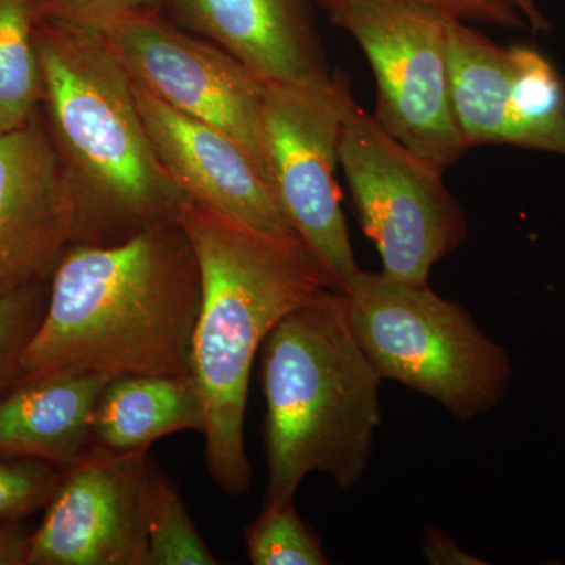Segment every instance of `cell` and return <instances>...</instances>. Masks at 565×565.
<instances>
[{
  "label": "cell",
  "instance_id": "obj_5",
  "mask_svg": "<svg viewBox=\"0 0 565 565\" xmlns=\"http://www.w3.org/2000/svg\"><path fill=\"white\" fill-rule=\"evenodd\" d=\"M344 294L352 332L382 381L430 397L462 423L503 399L511 356L462 305L429 282L405 285L364 270Z\"/></svg>",
  "mask_w": 565,
  "mask_h": 565
},
{
  "label": "cell",
  "instance_id": "obj_13",
  "mask_svg": "<svg viewBox=\"0 0 565 565\" xmlns=\"http://www.w3.org/2000/svg\"><path fill=\"white\" fill-rule=\"evenodd\" d=\"M136 98L159 162L189 202L282 243L302 244L275 202L266 174L239 141L172 109L139 85Z\"/></svg>",
  "mask_w": 565,
  "mask_h": 565
},
{
  "label": "cell",
  "instance_id": "obj_12",
  "mask_svg": "<svg viewBox=\"0 0 565 565\" xmlns=\"http://www.w3.org/2000/svg\"><path fill=\"white\" fill-rule=\"evenodd\" d=\"M76 232V195L44 121L0 132V294L51 277Z\"/></svg>",
  "mask_w": 565,
  "mask_h": 565
},
{
  "label": "cell",
  "instance_id": "obj_8",
  "mask_svg": "<svg viewBox=\"0 0 565 565\" xmlns=\"http://www.w3.org/2000/svg\"><path fill=\"white\" fill-rule=\"evenodd\" d=\"M319 7L370 62L375 120L437 169L455 166L468 147L449 87L451 18L407 0H326Z\"/></svg>",
  "mask_w": 565,
  "mask_h": 565
},
{
  "label": "cell",
  "instance_id": "obj_17",
  "mask_svg": "<svg viewBox=\"0 0 565 565\" xmlns=\"http://www.w3.org/2000/svg\"><path fill=\"white\" fill-rule=\"evenodd\" d=\"M36 24L35 0H0V132L39 115L43 77Z\"/></svg>",
  "mask_w": 565,
  "mask_h": 565
},
{
  "label": "cell",
  "instance_id": "obj_21",
  "mask_svg": "<svg viewBox=\"0 0 565 565\" xmlns=\"http://www.w3.org/2000/svg\"><path fill=\"white\" fill-rule=\"evenodd\" d=\"M63 468L36 460L0 457V522L13 523L44 508Z\"/></svg>",
  "mask_w": 565,
  "mask_h": 565
},
{
  "label": "cell",
  "instance_id": "obj_3",
  "mask_svg": "<svg viewBox=\"0 0 565 565\" xmlns=\"http://www.w3.org/2000/svg\"><path fill=\"white\" fill-rule=\"evenodd\" d=\"M47 132L77 202L74 244L122 243L188 202L156 156L136 84L102 32L36 24Z\"/></svg>",
  "mask_w": 565,
  "mask_h": 565
},
{
  "label": "cell",
  "instance_id": "obj_16",
  "mask_svg": "<svg viewBox=\"0 0 565 565\" xmlns=\"http://www.w3.org/2000/svg\"><path fill=\"white\" fill-rule=\"evenodd\" d=\"M184 430L204 433L202 394L192 374L120 375L107 382L96 404L93 444L136 451Z\"/></svg>",
  "mask_w": 565,
  "mask_h": 565
},
{
  "label": "cell",
  "instance_id": "obj_20",
  "mask_svg": "<svg viewBox=\"0 0 565 565\" xmlns=\"http://www.w3.org/2000/svg\"><path fill=\"white\" fill-rule=\"evenodd\" d=\"M41 285L0 294V396L22 379V353L43 318Z\"/></svg>",
  "mask_w": 565,
  "mask_h": 565
},
{
  "label": "cell",
  "instance_id": "obj_18",
  "mask_svg": "<svg viewBox=\"0 0 565 565\" xmlns=\"http://www.w3.org/2000/svg\"><path fill=\"white\" fill-rule=\"evenodd\" d=\"M147 565H217V557L189 514L180 489L150 462L145 490Z\"/></svg>",
  "mask_w": 565,
  "mask_h": 565
},
{
  "label": "cell",
  "instance_id": "obj_23",
  "mask_svg": "<svg viewBox=\"0 0 565 565\" xmlns=\"http://www.w3.org/2000/svg\"><path fill=\"white\" fill-rule=\"evenodd\" d=\"M326 0H315L321 6ZM440 11L441 14L470 24L498 25L504 29H527L526 21L508 0H407Z\"/></svg>",
  "mask_w": 565,
  "mask_h": 565
},
{
  "label": "cell",
  "instance_id": "obj_25",
  "mask_svg": "<svg viewBox=\"0 0 565 565\" xmlns=\"http://www.w3.org/2000/svg\"><path fill=\"white\" fill-rule=\"evenodd\" d=\"M29 535L17 527L0 525V565H28Z\"/></svg>",
  "mask_w": 565,
  "mask_h": 565
},
{
  "label": "cell",
  "instance_id": "obj_14",
  "mask_svg": "<svg viewBox=\"0 0 565 565\" xmlns=\"http://www.w3.org/2000/svg\"><path fill=\"white\" fill-rule=\"evenodd\" d=\"M311 2L163 0L184 28L221 46L262 82H310L332 74Z\"/></svg>",
  "mask_w": 565,
  "mask_h": 565
},
{
  "label": "cell",
  "instance_id": "obj_2",
  "mask_svg": "<svg viewBox=\"0 0 565 565\" xmlns=\"http://www.w3.org/2000/svg\"><path fill=\"white\" fill-rule=\"evenodd\" d=\"M177 222L202 275L192 375L204 405L207 471L223 493L244 497L253 482L244 424L256 353L286 315L333 288L302 244L274 239L189 200Z\"/></svg>",
  "mask_w": 565,
  "mask_h": 565
},
{
  "label": "cell",
  "instance_id": "obj_15",
  "mask_svg": "<svg viewBox=\"0 0 565 565\" xmlns=\"http://www.w3.org/2000/svg\"><path fill=\"white\" fill-rule=\"evenodd\" d=\"M110 377L62 371L24 379L0 396V457L66 468L93 445L96 404Z\"/></svg>",
  "mask_w": 565,
  "mask_h": 565
},
{
  "label": "cell",
  "instance_id": "obj_19",
  "mask_svg": "<svg viewBox=\"0 0 565 565\" xmlns=\"http://www.w3.org/2000/svg\"><path fill=\"white\" fill-rule=\"evenodd\" d=\"M253 565H326L329 557L316 531L303 522L292 501L263 505L258 519L245 530Z\"/></svg>",
  "mask_w": 565,
  "mask_h": 565
},
{
  "label": "cell",
  "instance_id": "obj_24",
  "mask_svg": "<svg viewBox=\"0 0 565 565\" xmlns=\"http://www.w3.org/2000/svg\"><path fill=\"white\" fill-rule=\"evenodd\" d=\"M422 553L426 563L433 565H482L479 559L456 544L451 535L434 525L424 526Z\"/></svg>",
  "mask_w": 565,
  "mask_h": 565
},
{
  "label": "cell",
  "instance_id": "obj_26",
  "mask_svg": "<svg viewBox=\"0 0 565 565\" xmlns=\"http://www.w3.org/2000/svg\"><path fill=\"white\" fill-rule=\"evenodd\" d=\"M526 21L527 31L533 35L552 32V22L546 20L544 11L537 6V0H508Z\"/></svg>",
  "mask_w": 565,
  "mask_h": 565
},
{
  "label": "cell",
  "instance_id": "obj_9",
  "mask_svg": "<svg viewBox=\"0 0 565 565\" xmlns=\"http://www.w3.org/2000/svg\"><path fill=\"white\" fill-rule=\"evenodd\" d=\"M448 66L452 110L468 150L511 145L565 158V77L541 51L500 46L451 18Z\"/></svg>",
  "mask_w": 565,
  "mask_h": 565
},
{
  "label": "cell",
  "instance_id": "obj_1",
  "mask_svg": "<svg viewBox=\"0 0 565 565\" xmlns=\"http://www.w3.org/2000/svg\"><path fill=\"white\" fill-rule=\"evenodd\" d=\"M200 303L199 263L177 221L118 244H73L51 275L21 381L62 371L192 374Z\"/></svg>",
  "mask_w": 565,
  "mask_h": 565
},
{
  "label": "cell",
  "instance_id": "obj_7",
  "mask_svg": "<svg viewBox=\"0 0 565 565\" xmlns=\"http://www.w3.org/2000/svg\"><path fill=\"white\" fill-rule=\"evenodd\" d=\"M262 137L267 182L281 214L326 274L345 292L355 259L334 170L345 107L343 71L310 82H263Z\"/></svg>",
  "mask_w": 565,
  "mask_h": 565
},
{
  "label": "cell",
  "instance_id": "obj_22",
  "mask_svg": "<svg viewBox=\"0 0 565 565\" xmlns=\"http://www.w3.org/2000/svg\"><path fill=\"white\" fill-rule=\"evenodd\" d=\"M163 0H35L41 20L106 32L136 14L161 11Z\"/></svg>",
  "mask_w": 565,
  "mask_h": 565
},
{
  "label": "cell",
  "instance_id": "obj_6",
  "mask_svg": "<svg viewBox=\"0 0 565 565\" xmlns=\"http://www.w3.org/2000/svg\"><path fill=\"white\" fill-rule=\"evenodd\" d=\"M338 162L360 226L381 255V274L427 285L435 264L468 234L467 214L446 188L444 170L394 139L355 98L345 107Z\"/></svg>",
  "mask_w": 565,
  "mask_h": 565
},
{
  "label": "cell",
  "instance_id": "obj_10",
  "mask_svg": "<svg viewBox=\"0 0 565 565\" xmlns=\"http://www.w3.org/2000/svg\"><path fill=\"white\" fill-rule=\"evenodd\" d=\"M103 35L134 84L172 109L230 134L266 174L264 84L247 66L212 41L163 20L161 11L117 22Z\"/></svg>",
  "mask_w": 565,
  "mask_h": 565
},
{
  "label": "cell",
  "instance_id": "obj_11",
  "mask_svg": "<svg viewBox=\"0 0 565 565\" xmlns=\"http://www.w3.org/2000/svg\"><path fill=\"white\" fill-rule=\"evenodd\" d=\"M150 449L93 444L70 467L29 535L28 565H147Z\"/></svg>",
  "mask_w": 565,
  "mask_h": 565
},
{
  "label": "cell",
  "instance_id": "obj_4",
  "mask_svg": "<svg viewBox=\"0 0 565 565\" xmlns=\"http://www.w3.org/2000/svg\"><path fill=\"white\" fill-rule=\"evenodd\" d=\"M381 384L344 292L323 288L274 327L262 345L264 505L292 501L311 473L359 484L382 422Z\"/></svg>",
  "mask_w": 565,
  "mask_h": 565
}]
</instances>
